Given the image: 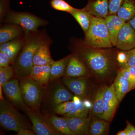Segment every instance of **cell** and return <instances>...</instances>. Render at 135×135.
Masks as SVG:
<instances>
[{"instance_id":"6da1fadb","label":"cell","mask_w":135,"mask_h":135,"mask_svg":"<svg viewBox=\"0 0 135 135\" xmlns=\"http://www.w3.org/2000/svg\"><path fill=\"white\" fill-rule=\"evenodd\" d=\"M112 48L95 47L81 39L73 38L70 42L72 52L82 59L92 76L100 81L110 80L119 66L117 60L118 51Z\"/></svg>"},{"instance_id":"7a4b0ae2","label":"cell","mask_w":135,"mask_h":135,"mask_svg":"<svg viewBox=\"0 0 135 135\" xmlns=\"http://www.w3.org/2000/svg\"><path fill=\"white\" fill-rule=\"evenodd\" d=\"M25 33V44L13 67L15 78L18 80L30 77L34 65L33 57L36 49L43 44L51 41L45 32H31Z\"/></svg>"},{"instance_id":"3957f363","label":"cell","mask_w":135,"mask_h":135,"mask_svg":"<svg viewBox=\"0 0 135 135\" xmlns=\"http://www.w3.org/2000/svg\"><path fill=\"white\" fill-rule=\"evenodd\" d=\"M64 86L59 79L50 81L48 86L44 89L41 105L44 114L49 116L54 114V110L59 104L72 101L73 95Z\"/></svg>"},{"instance_id":"277c9868","label":"cell","mask_w":135,"mask_h":135,"mask_svg":"<svg viewBox=\"0 0 135 135\" xmlns=\"http://www.w3.org/2000/svg\"><path fill=\"white\" fill-rule=\"evenodd\" d=\"M0 124L6 130L17 133L22 129H32L25 117L5 98L0 100Z\"/></svg>"},{"instance_id":"5b68a950","label":"cell","mask_w":135,"mask_h":135,"mask_svg":"<svg viewBox=\"0 0 135 135\" xmlns=\"http://www.w3.org/2000/svg\"><path fill=\"white\" fill-rule=\"evenodd\" d=\"M84 41L93 47L98 48H112L105 18L94 17L89 29L85 34Z\"/></svg>"},{"instance_id":"8992f818","label":"cell","mask_w":135,"mask_h":135,"mask_svg":"<svg viewBox=\"0 0 135 135\" xmlns=\"http://www.w3.org/2000/svg\"><path fill=\"white\" fill-rule=\"evenodd\" d=\"M18 80L22 97L26 105L33 110H40L44 94L43 87L30 77Z\"/></svg>"},{"instance_id":"52a82bcc","label":"cell","mask_w":135,"mask_h":135,"mask_svg":"<svg viewBox=\"0 0 135 135\" xmlns=\"http://www.w3.org/2000/svg\"><path fill=\"white\" fill-rule=\"evenodd\" d=\"M5 21L19 26L25 33L36 32L39 27L47 25L48 22L34 15L26 12L9 11L5 16Z\"/></svg>"},{"instance_id":"ba28073f","label":"cell","mask_w":135,"mask_h":135,"mask_svg":"<svg viewBox=\"0 0 135 135\" xmlns=\"http://www.w3.org/2000/svg\"><path fill=\"white\" fill-rule=\"evenodd\" d=\"M32 123V130L38 135H62L54 128L48 117L41 113L29 108L24 112Z\"/></svg>"},{"instance_id":"9c48e42d","label":"cell","mask_w":135,"mask_h":135,"mask_svg":"<svg viewBox=\"0 0 135 135\" xmlns=\"http://www.w3.org/2000/svg\"><path fill=\"white\" fill-rule=\"evenodd\" d=\"M2 88L3 94L11 104L23 112L26 110L28 107L23 99L18 79L12 78L3 84Z\"/></svg>"},{"instance_id":"30bf717a","label":"cell","mask_w":135,"mask_h":135,"mask_svg":"<svg viewBox=\"0 0 135 135\" xmlns=\"http://www.w3.org/2000/svg\"><path fill=\"white\" fill-rule=\"evenodd\" d=\"M92 76L89 69L82 59L76 53H72L71 54L64 76L71 78L89 79Z\"/></svg>"},{"instance_id":"8fae6325","label":"cell","mask_w":135,"mask_h":135,"mask_svg":"<svg viewBox=\"0 0 135 135\" xmlns=\"http://www.w3.org/2000/svg\"><path fill=\"white\" fill-rule=\"evenodd\" d=\"M119 103L116 96L114 83L109 86H107L104 94V113L102 119L110 122Z\"/></svg>"},{"instance_id":"7c38bea8","label":"cell","mask_w":135,"mask_h":135,"mask_svg":"<svg viewBox=\"0 0 135 135\" xmlns=\"http://www.w3.org/2000/svg\"><path fill=\"white\" fill-rule=\"evenodd\" d=\"M89 79L62 77V82L69 90L80 98L81 100L89 99Z\"/></svg>"},{"instance_id":"4fadbf2b","label":"cell","mask_w":135,"mask_h":135,"mask_svg":"<svg viewBox=\"0 0 135 135\" xmlns=\"http://www.w3.org/2000/svg\"><path fill=\"white\" fill-rule=\"evenodd\" d=\"M116 47L118 49L124 51L135 48V31L128 22H126L120 31Z\"/></svg>"},{"instance_id":"5bb4252c","label":"cell","mask_w":135,"mask_h":135,"mask_svg":"<svg viewBox=\"0 0 135 135\" xmlns=\"http://www.w3.org/2000/svg\"><path fill=\"white\" fill-rule=\"evenodd\" d=\"M84 8L94 17L105 18L109 14V0H88Z\"/></svg>"},{"instance_id":"9a60e30c","label":"cell","mask_w":135,"mask_h":135,"mask_svg":"<svg viewBox=\"0 0 135 135\" xmlns=\"http://www.w3.org/2000/svg\"><path fill=\"white\" fill-rule=\"evenodd\" d=\"M25 40L17 38L6 43L1 44L0 51L3 52L8 56L11 64L13 65L16 60L17 56L24 46Z\"/></svg>"},{"instance_id":"2e32d148","label":"cell","mask_w":135,"mask_h":135,"mask_svg":"<svg viewBox=\"0 0 135 135\" xmlns=\"http://www.w3.org/2000/svg\"><path fill=\"white\" fill-rule=\"evenodd\" d=\"M105 19L111 42L116 47L118 34L126 22L117 15H108Z\"/></svg>"},{"instance_id":"e0dca14e","label":"cell","mask_w":135,"mask_h":135,"mask_svg":"<svg viewBox=\"0 0 135 135\" xmlns=\"http://www.w3.org/2000/svg\"><path fill=\"white\" fill-rule=\"evenodd\" d=\"M65 118L70 129L74 133V135H88L91 117L89 116L84 118Z\"/></svg>"},{"instance_id":"ac0fdd59","label":"cell","mask_w":135,"mask_h":135,"mask_svg":"<svg viewBox=\"0 0 135 135\" xmlns=\"http://www.w3.org/2000/svg\"><path fill=\"white\" fill-rule=\"evenodd\" d=\"M51 42H45L36 49L33 59L34 65H46L52 64L54 60L51 58L50 51Z\"/></svg>"},{"instance_id":"d6986e66","label":"cell","mask_w":135,"mask_h":135,"mask_svg":"<svg viewBox=\"0 0 135 135\" xmlns=\"http://www.w3.org/2000/svg\"><path fill=\"white\" fill-rule=\"evenodd\" d=\"M51 64L46 65H34L30 77L39 83L44 89L50 82V76Z\"/></svg>"},{"instance_id":"ffe728a7","label":"cell","mask_w":135,"mask_h":135,"mask_svg":"<svg viewBox=\"0 0 135 135\" xmlns=\"http://www.w3.org/2000/svg\"><path fill=\"white\" fill-rule=\"evenodd\" d=\"M78 22L84 33H86L91 25L94 16L84 9L74 8L70 13Z\"/></svg>"},{"instance_id":"44dd1931","label":"cell","mask_w":135,"mask_h":135,"mask_svg":"<svg viewBox=\"0 0 135 135\" xmlns=\"http://www.w3.org/2000/svg\"><path fill=\"white\" fill-rule=\"evenodd\" d=\"M106 86L99 87L97 90L92 103V109L90 110V117L103 118L104 113L103 96Z\"/></svg>"},{"instance_id":"7402d4cb","label":"cell","mask_w":135,"mask_h":135,"mask_svg":"<svg viewBox=\"0 0 135 135\" xmlns=\"http://www.w3.org/2000/svg\"><path fill=\"white\" fill-rule=\"evenodd\" d=\"M113 83L116 96L120 102L126 94L131 91L130 83L118 71Z\"/></svg>"},{"instance_id":"603a6c76","label":"cell","mask_w":135,"mask_h":135,"mask_svg":"<svg viewBox=\"0 0 135 135\" xmlns=\"http://www.w3.org/2000/svg\"><path fill=\"white\" fill-rule=\"evenodd\" d=\"M110 123L109 122L101 118L92 117L90 123L88 135L108 134L110 128Z\"/></svg>"},{"instance_id":"cb8c5ba5","label":"cell","mask_w":135,"mask_h":135,"mask_svg":"<svg viewBox=\"0 0 135 135\" xmlns=\"http://www.w3.org/2000/svg\"><path fill=\"white\" fill-rule=\"evenodd\" d=\"M71 54L57 61H53L51 66L50 81L59 80L64 76L68 59Z\"/></svg>"},{"instance_id":"d4e9b609","label":"cell","mask_w":135,"mask_h":135,"mask_svg":"<svg viewBox=\"0 0 135 135\" xmlns=\"http://www.w3.org/2000/svg\"><path fill=\"white\" fill-rule=\"evenodd\" d=\"M22 27L16 25L5 26L0 29V44L6 43L14 40L22 33Z\"/></svg>"},{"instance_id":"484cf974","label":"cell","mask_w":135,"mask_h":135,"mask_svg":"<svg viewBox=\"0 0 135 135\" xmlns=\"http://www.w3.org/2000/svg\"><path fill=\"white\" fill-rule=\"evenodd\" d=\"M117 15L128 22L135 17V0H124L118 10Z\"/></svg>"},{"instance_id":"4316f807","label":"cell","mask_w":135,"mask_h":135,"mask_svg":"<svg viewBox=\"0 0 135 135\" xmlns=\"http://www.w3.org/2000/svg\"><path fill=\"white\" fill-rule=\"evenodd\" d=\"M47 116L54 128L62 135H75L70 129L65 118L58 117L54 114Z\"/></svg>"},{"instance_id":"83f0119b","label":"cell","mask_w":135,"mask_h":135,"mask_svg":"<svg viewBox=\"0 0 135 135\" xmlns=\"http://www.w3.org/2000/svg\"><path fill=\"white\" fill-rule=\"evenodd\" d=\"M89 110L87 109L83 104L82 101L79 104H75V106L71 111L63 116L65 118H84L88 117Z\"/></svg>"},{"instance_id":"f1b7e54d","label":"cell","mask_w":135,"mask_h":135,"mask_svg":"<svg viewBox=\"0 0 135 135\" xmlns=\"http://www.w3.org/2000/svg\"><path fill=\"white\" fill-rule=\"evenodd\" d=\"M15 75L14 68L8 66L5 67H0V86H2L12 79Z\"/></svg>"},{"instance_id":"f546056e","label":"cell","mask_w":135,"mask_h":135,"mask_svg":"<svg viewBox=\"0 0 135 135\" xmlns=\"http://www.w3.org/2000/svg\"><path fill=\"white\" fill-rule=\"evenodd\" d=\"M50 4L52 8L56 10L69 13L71 12L74 8L64 0H51Z\"/></svg>"},{"instance_id":"4dcf8cb0","label":"cell","mask_w":135,"mask_h":135,"mask_svg":"<svg viewBox=\"0 0 135 135\" xmlns=\"http://www.w3.org/2000/svg\"><path fill=\"white\" fill-rule=\"evenodd\" d=\"M75 104L73 101L63 102L58 105L54 110V114L64 116L68 113L75 106Z\"/></svg>"},{"instance_id":"1f68e13d","label":"cell","mask_w":135,"mask_h":135,"mask_svg":"<svg viewBox=\"0 0 135 135\" xmlns=\"http://www.w3.org/2000/svg\"><path fill=\"white\" fill-rule=\"evenodd\" d=\"M124 51L126 54V60L125 63L119 66V67L125 68L135 65V48L131 50Z\"/></svg>"},{"instance_id":"d6a6232c","label":"cell","mask_w":135,"mask_h":135,"mask_svg":"<svg viewBox=\"0 0 135 135\" xmlns=\"http://www.w3.org/2000/svg\"><path fill=\"white\" fill-rule=\"evenodd\" d=\"M124 0H109V15H117V12Z\"/></svg>"},{"instance_id":"836d02e7","label":"cell","mask_w":135,"mask_h":135,"mask_svg":"<svg viewBox=\"0 0 135 135\" xmlns=\"http://www.w3.org/2000/svg\"><path fill=\"white\" fill-rule=\"evenodd\" d=\"M9 0H1L0 7V16L1 19L2 20L5 15L9 12L8 11Z\"/></svg>"},{"instance_id":"e575fe53","label":"cell","mask_w":135,"mask_h":135,"mask_svg":"<svg viewBox=\"0 0 135 135\" xmlns=\"http://www.w3.org/2000/svg\"><path fill=\"white\" fill-rule=\"evenodd\" d=\"M10 64V60L8 56L3 52L0 51V67L8 66Z\"/></svg>"},{"instance_id":"d590c367","label":"cell","mask_w":135,"mask_h":135,"mask_svg":"<svg viewBox=\"0 0 135 135\" xmlns=\"http://www.w3.org/2000/svg\"><path fill=\"white\" fill-rule=\"evenodd\" d=\"M127 68H128L130 73L131 89L132 90L135 89V65Z\"/></svg>"},{"instance_id":"8d00e7d4","label":"cell","mask_w":135,"mask_h":135,"mask_svg":"<svg viewBox=\"0 0 135 135\" xmlns=\"http://www.w3.org/2000/svg\"><path fill=\"white\" fill-rule=\"evenodd\" d=\"M117 60L119 66L125 62L126 60V55L124 51H118L117 55Z\"/></svg>"},{"instance_id":"74e56055","label":"cell","mask_w":135,"mask_h":135,"mask_svg":"<svg viewBox=\"0 0 135 135\" xmlns=\"http://www.w3.org/2000/svg\"><path fill=\"white\" fill-rule=\"evenodd\" d=\"M119 71L120 72L121 74L125 78L129 81L131 87V75L130 72L128 68H120Z\"/></svg>"},{"instance_id":"f35d334b","label":"cell","mask_w":135,"mask_h":135,"mask_svg":"<svg viewBox=\"0 0 135 135\" xmlns=\"http://www.w3.org/2000/svg\"><path fill=\"white\" fill-rule=\"evenodd\" d=\"M127 126L125 130L127 135H135V127L131 123L127 120Z\"/></svg>"},{"instance_id":"ab89813d","label":"cell","mask_w":135,"mask_h":135,"mask_svg":"<svg viewBox=\"0 0 135 135\" xmlns=\"http://www.w3.org/2000/svg\"><path fill=\"white\" fill-rule=\"evenodd\" d=\"M17 135H35L36 134L32 130L29 129L23 128L17 132Z\"/></svg>"},{"instance_id":"60d3db41","label":"cell","mask_w":135,"mask_h":135,"mask_svg":"<svg viewBox=\"0 0 135 135\" xmlns=\"http://www.w3.org/2000/svg\"><path fill=\"white\" fill-rule=\"evenodd\" d=\"M84 106L90 110L92 109L93 103L89 99H84L81 100Z\"/></svg>"},{"instance_id":"b9f144b4","label":"cell","mask_w":135,"mask_h":135,"mask_svg":"<svg viewBox=\"0 0 135 135\" xmlns=\"http://www.w3.org/2000/svg\"><path fill=\"white\" fill-rule=\"evenodd\" d=\"M72 101H73L74 104H79L81 102V100L80 97L75 95V96H74L73 97Z\"/></svg>"},{"instance_id":"7bdbcfd3","label":"cell","mask_w":135,"mask_h":135,"mask_svg":"<svg viewBox=\"0 0 135 135\" xmlns=\"http://www.w3.org/2000/svg\"><path fill=\"white\" fill-rule=\"evenodd\" d=\"M135 31V17L128 22Z\"/></svg>"},{"instance_id":"ee69618b","label":"cell","mask_w":135,"mask_h":135,"mask_svg":"<svg viewBox=\"0 0 135 135\" xmlns=\"http://www.w3.org/2000/svg\"><path fill=\"white\" fill-rule=\"evenodd\" d=\"M117 135H127V133L125 129L123 130L119 131L116 134Z\"/></svg>"},{"instance_id":"f6af8a7d","label":"cell","mask_w":135,"mask_h":135,"mask_svg":"<svg viewBox=\"0 0 135 135\" xmlns=\"http://www.w3.org/2000/svg\"><path fill=\"white\" fill-rule=\"evenodd\" d=\"M3 92L2 86H0V99H1L4 98V97L3 95Z\"/></svg>"}]
</instances>
